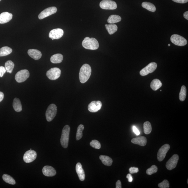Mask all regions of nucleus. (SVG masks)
<instances>
[{
    "label": "nucleus",
    "mask_w": 188,
    "mask_h": 188,
    "mask_svg": "<svg viewBox=\"0 0 188 188\" xmlns=\"http://www.w3.org/2000/svg\"><path fill=\"white\" fill-rule=\"evenodd\" d=\"M91 67L87 64H85L80 69L79 73V78L82 83H84L88 81L91 75Z\"/></svg>",
    "instance_id": "nucleus-1"
},
{
    "label": "nucleus",
    "mask_w": 188,
    "mask_h": 188,
    "mask_svg": "<svg viewBox=\"0 0 188 188\" xmlns=\"http://www.w3.org/2000/svg\"><path fill=\"white\" fill-rule=\"evenodd\" d=\"M82 45L84 48L88 50H96L99 47L97 40L94 38L85 37L83 40Z\"/></svg>",
    "instance_id": "nucleus-2"
},
{
    "label": "nucleus",
    "mask_w": 188,
    "mask_h": 188,
    "mask_svg": "<svg viewBox=\"0 0 188 188\" xmlns=\"http://www.w3.org/2000/svg\"><path fill=\"white\" fill-rule=\"evenodd\" d=\"M70 131V127L68 125H65L62 131L60 142L62 146L64 148L68 147Z\"/></svg>",
    "instance_id": "nucleus-3"
},
{
    "label": "nucleus",
    "mask_w": 188,
    "mask_h": 188,
    "mask_svg": "<svg viewBox=\"0 0 188 188\" xmlns=\"http://www.w3.org/2000/svg\"><path fill=\"white\" fill-rule=\"evenodd\" d=\"M57 112L56 106L54 104H51L49 106L46 112V117L48 122H51L55 117Z\"/></svg>",
    "instance_id": "nucleus-4"
},
{
    "label": "nucleus",
    "mask_w": 188,
    "mask_h": 188,
    "mask_svg": "<svg viewBox=\"0 0 188 188\" xmlns=\"http://www.w3.org/2000/svg\"><path fill=\"white\" fill-rule=\"evenodd\" d=\"M170 40L171 42L178 46H184L187 44V42L182 36L178 35L173 34L171 36Z\"/></svg>",
    "instance_id": "nucleus-5"
},
{
    "label": "nucleus",
    "mask_w": 188,
    "mask_h": 188,
    "mask_svg": "<svg viewBox=\"0 0 188 188\" xmlns=\"http://www.w3.org/2000/svg\"><path fill=\"white\" fill-rule=\"evenodd\" d=\"M30 76V72L27 69L21 70L16 73L15 78L18 83H22L28 79Z\"/></svg>",
    "instance_id": "nucleus-6"
},
{
    "label": "nucleus",
    "mask_w": 188,
    "mask_h": 188,
    "mask_svg": "<svg viewBox=\"0 0 188 188\" xmlns=\"http://www.w3.org/2000/svg\"><path fill=\"white\" fill-rule=\"evenodd\" d=\"M100 8L104 10H114L117 8L115 2L111 0H103L100 3Z\"/></svg>",
    "instance_id": "nucleus-7"
},
{
    "label": "nucleus",
    "mask_w": 188,
    "mask_h": 188,
    "mask_svg": "<svg viewBox=\"0 0 188 188\" xmlns=\"http://www.w3.org/2000/svg\"><path fill=\"white\" fill-rule=\"evenodd\" d=\"M61 71L59 68H53L47 71L46 75L49 79L55 80L58 79L61 75Z\"/></svg>",
    "instance_id": "nucleus-8"
},
{
    "label": "nucleus",
    "mask_w": 188,
    "mask_h": 188,
    "mask_svg": "<svg viewBox=\"0 0 188 188\" xmlns=\"http://www.w3.org/2000/svg\"><path fill=\"white\" fill-rule=\"evenodd\" d=\"M157 65L156 63H150L146 66L144 68L140 71V74L142 76H145L151 73L156 70Z\"/></svg>",
    "instance_id": "nucleus-9"
},
{
    "label": "nucleus",
    "mask_w": 188,
    "mask_h": 188,
    "mask_svg": "<svg viewBox=\"0 0 188 188\" xmlns=\"http://www.w3.org/2000/svg\"><path fill=\"white\" fill-rule=\"evenodd\" d=\"M57 9L55 7H51L45 9L38 15V18L40 20L44 18L56 13Z\"/></svg>",
    "instance_id": "nucleus-10"
},
{
    "label": "nucleus",
    "mask_w": 188,
    "mask_h": 188,
    "mask_svg": "<svg viewBox=\"0 0 188 188\" xmlns=\"http://www.w3.org/2000/svg\"><path fill=\"white\" fill-rule=\"evenodd\" d=\"M170 149V146L168 144H165L160 148L157 154V158L159 161H162L165 159L166 154Z\"/></svg>",
    "instance_id": "nucleus-11"
},
{
    "label": "nucleus",
    "mask_w": 188,
    "mask_h": 188,
    "mask_svg": "<svg viewBox=\"0 0 188 188\" xmlns=\"http://www.w3.org/2000/svg\"><path fill=\"white\" fill-rule=\"evenodd\" d=\"M37 154L34 150H30L26 151L23 156V160L25 163H31L37 158Z\"/></svg>",
    "instance_id": "nucleus-12"
},
{
    "label": "nucleus",
    "mask_w": 188,
    "mask_h": 188,
    "mask_svg": "<svg viewBox=\"0 0 188 188\" xmlns=\"http://www.w3.org/2000/svg\"><path fill=\"white\" fill-rule=\"evenodd\" d=\"M179 160L177 154H174L169 159L166 164V167L168 170H171L176 167Z\"/></svg>",
    "instance_id": "nucleus-13"
},
{
    "label": "nucleus",
    "mask_w": 188,
    "mask_h": 188,
    "mask_svg": "<svg viewBox=\"0 0 188 188\" xmlns=\"http://www.w3.org/2000/svg\"><path fill=\"white\" fill-rule=\"evenodd\" d=\"M63 30L61 29L57 28L51 30L49 33V37L52 40L60 39L63 35Z\"/></svg>",
    "instance_id": "nucleus-14"
},
{
    "label": "nucleus",
    "mask_w": 188,
    "mask_h": 188,
    "mask_svg": "<svg viewBox=\"0 0 188 188\" xmlns=\"http://www.w3.org/2000/svg\"><path fill=\"white\" fill-rule=\"evenodd\" d=\"M102 104L100 101H94L91 102L88 106V110L91 112L95 113L101 109Z\"/></svg>",
    "instance_id": "nucleus-15"
},
{
    "label": "nucleus",
    "mask_w": 188,
    "mask_h": 188,
    "mask_svg": "<svg viewBox=\"0 0 188 188\" xmlns=\"http://www.w3.org/2000/svg\"><path fill=\"white\" fill-rule=\"evenodd\" d=\"M42 172L44 175L47 177L54 176L56 174V170L51 166L46 165L43 167Z\"/></svg>",
    "instance_id": "nucleus-16"
},
{
    "label": "nucleus",
    "mask_w": 188,
    "mask_h": 188,
    "mask_svg": "<svg viewBox=\"0 0 188 188\" xmlns=\"http://www.w3.org/2000/svg\"><path fill=\"white\" fill-rule=\"evenodd\" d=\"M13 15L8 12H4L0 14V24H4L12 20Z\"/></svg>",
    "instance_id": "nucleus-17"
},
{
    "label": "nucleus",
    "mask_w": 188,
    "mask_h": 188,
    "mask_svg": "<svg viewBox=\"0 0 188 188\" xmlns=\"http://www.w3.org/2000/svg\"><path fill=\"white\" fill-rule=\"evenodd\" d=\"M76 170L80 180L83 181L85 180V174L82 166L80 163H78L76 166Z\"/></svg>",
    "instance_id": "nucleus-18"
},
{
    "label": "nucleus",
    "mask_w": 188,
    "mask_h": 188,
    "mask_svg": "<svg viewBox=\"0 0 188 188\" xmlns=\"http://www.w3.org/2000/svg\"><path fill=\"white\" fill-rule=\"evenodd\" d=\"M131 141L133 144L143 146L146 145L147 142L146 138L144 136L139 137H138L133 138Z\"/></svg>",
    "instance_id": "nucleus-19"
},
{
    "label": "nucleus",
    "mask_w": 188,
    "mask_h": 188,
    "mask_svg": "<svg viewBox=\"0 0 188 188\" xmlns=\"http://www.w3.org/2000/svg\"><path fill=\"white\" fill-rule=\"evenodd\" d=\"M30 56L35 60H38L42 57V54L39 51L36 49H30L28 51Z\"/></svg>",
    "instance_id": "nucleus-20"
},
{
    "label": "nucleus",
    "mask_w": 188,
    "mask_h": 188,
    "mask_svg": "<svg viewBox=\"0 0 188 188\" xmlns=\"http://www.w3.org/2000/svg\"><path fill=\"white\" fill-rule=\"evenodd\" d=\"M13 106L14 110L16 112H21L22 110L21 104L19 99L17 98L14 99L13 103Z\"/></svg>",
    "instance_id": "nucleus-21"
},
{
    "label": "nucleus",
    "mask_w": 188,
    "mask_h": 188,
    "mask_svg": "<svg viewBox=\"0 0 188 188\" xmlns=\"http://www.w3.org/2000/svg\"><path fill=\"white\" fill-rule=\"evenodd\" d=\"M162 83L158 79L153 80L151 83L150 87L153 90L156 91L162 86Z\"/></svg>",
    "instance_id": "nucleus-22"
},
{
    "label": "nucleus",
    "mask_w": 188,
    "mask_h": 188,
    "mask_svg": "<svg viewBox=\"0 0 188 188\" xmlns=\"http://www.w3.org/2000/svg\"><path fill=\"white\" fill-rule=\"evenodd\" d=\"M63 60V56L61 54H56L53 55L51 58V62L53 63H61Z\"/></svg>",
    "instance_id": "nucleus-23"
},
{
    "label": "nucleus",
    "mask_w": 188,
    "mask_h": 188,
    "mask_svg": "<svg viewBox=\"0 0 188 188\" xmlns=\"http://www.w3.org/2000/svg\"><path fill=\"white\" fill-rule=\"evenodd\" d=\"M99 158L104 165L108 166H110L112 165L113 160L109 157L101 155L100 156Z\"/></svg>",
    "instance_id": "nucleus-24"
},
{
    "label": "nucleus",
    "mask_w": 188,
    "mask_h": 188,
    "mask_svg": "<svg viewBox=\"0 0 188 188\" xmlns=\"http://www.w3.org/2000/svg\"><path fill=\"white\" fill-rule=\"evenodd\" d=\"M142 6L143 8L152 12H154L156 10V8L155 5L153 4L148 2H144L142 3Z\"/></svg>",
    "instance_id": "nucleus-25"
},
{
    "label": "nucleus",
    "mask_w": 188,
    "mask_h": 188,
    "mask_svg": "<svg viewBox=\"0 0 188 188\" xmlns=\"http://www.w3.org/2000/svg\"><path fill=\"white\" fill-rule=\"evenodd\" d=\"M105 27L109 34L110 35L114 34L118 30V27L116 25L112 24L106 25Z\"/></svg>",
    "instance_id": "nucleus-26"
},
{
    "label": "nucleus",
    "mask_w": 188,
    "mask_h": 188,
    "mask_svg": "<svg viewBox=\"0 0 188 188\" xmlns=\"http://www.w3.org/2000/svg\"><path fill=\"white\" fill-rule=\"evenodd\" d=\"M12 52V49L8 46H4L0 49V57L8 55Z\"/></svg>",
    "instance_id": "nucleus-27"
},
{
    "label": "nucleus",
    "mask_w": 188,
    "mask_h": 188,
    "mask_svg": "<svg viewBox=\"0 0 188 188\" xmlns=\"http://www.w3.org/2000/svg\"><path fill=\"white\" fill-rule=\"evenodd\" d=\"M121 20L120 16L116 15H111L107 20V22L110 24H114L119 22Z\"/></svg>",
    "instance_id": "nucleus-28"
},
{
    "label": "nucleus",
    "mask_w": 188,
    "mask_h": 188,
    "mask_svg": "<svg viewBox=\"0 0 188 188\" xmlns=\"http://www.w3.org/2000/svg\"><path fill=\"white\" fill-rule=\"evenodd\" d=\"M14 64L11 60H8L5 63V67L6 72L12 73L14 68Z\"/></svg>",
    "instance_id": "nucleus-29"
},
{
    "label": "nucleus",
    "mask_w": 188,
    "mask_h": 188,
    "mask_svg": "<svg viewBox=\"0 0 188 188\" xmlns=\"http://www.w3.org/2000/svg\"><path fill=\"white\" fill-rule=\"evenodd\" d=\"M2 177L4 181L7 183L11 185H14L16 183L15 180L10 175L5 174L3 175Z\"/></svg>",
    "instance_id": "nucleus-30"
},
{
    "label": "nucleus",
    "mask_w": 188,
    "mask_h": 188,
    "mask_svg": "<svg viewBox=\"0 0 188 188\" xmlns=\"http://www.w3.org/2000/svg\"><path fill=\"white\" fill-rule=\"evenodd\" d=\"M187 88L185 86H182L179 94L180 100L181 101H183L185 100L187 96Z\"/></svg>",
    "instance_id": "nucleus-31"
},
{
    "label": "nucleus",
    "mask_w": 188,
    "mask_h": 188,
    "mask_svg": "<svg viewBox=\"0 0 188 188\" xmlns=\"http://www.w3.org/2000/svg\"><path fill=\"white\" fill-rule=\"evenodd\" d=\"M143 127L144 132L145 134H150L152 128L150 122L149 121L145 122L144 124Z\"/></svg>",
    "instance_id": "nucleus-32"
},
{
    "label": "nucleus",
    "mask_w": 188,
    "mask_h": 188,
    "mask_svg": "<svg viewBox=\"0 0 188 188\" xmlns=\"http://www.w3.org/2000/svg\"><path fill=\"white\" fill-rule=\"evenodd\" d=\"M84 129V126L82 125H80L77 128V131L76 136V139L77 140H79L82 138L83 136V131Z\"/></svg>",
    "instance_id": "nucleus-33"
},
{
    "label": "nucleus",
    "mask_w": 188,
    "mask_h": 188,
    "mask_svg": "<svg viewBox=\"0 0 188 188\" xmlns=\"http://www.w3.org/2000/svg\"><path fill=\"white\" fill-rule=\"evenodd\" d=\"M158 170V167L156 165H153L147 170L146 173L147 175H151L156 173Z\"/></svg>",
    "instance_id": "nucleus-34"
},
{
    "label": "nucleus",
    "mask_w": 188,
    "mask_h": 188,
    "mask_svg": "<svg viewBox=\"0 0 188 188\" xmlns=\"http://www.w3.org/2000/svg\"><path fill=\"white\" fill-rule=\"evenodd\" d=\"M90 145L94 149H99L101 148V144L100 142L96 140H92L90 142Z\"/></svg>",
    "instance_id": "nucleus-35"
},
{
    "label": "nucleus",
    "mask_w": 188,
    "mask_h": 188,
    "mask_svg": "<svg viewBox=\"0 0 188 188\" xmlns=\"http://www.w3.org/2000/svg\"><path fill=\"white\" fill-rule=\"evenodd\" d=\"M158 187L160 188H168L170 187V184L168 181L164 180L163 182L159 183Z\"/></svg>",
    "instance_id": "nucleus-36"
},
{
    "label": "nucleus",
    "mask_w": 188,
    "mask_h": 188,
    "mask_svg": "<svg viewBox=\"0 0 188 188\" xmlns=\"http://www.w3.org/2000/svg\"><path fill=\"white\" fill-rule=\"evenodd\" d=\"M130 173L131 174L137 173L138 172L139 169L138 168L135 167H131L129 169Z\"/></svg>",
    "instance_id": "nucleus-37"
},
{
    "label": "nucleus",
    "mask_w": 188,
    "mask_h": 188,
    "mask_svg": "<svg viewBox=\"0 0 188 188\" xmlns=\"http://www.w3.org/2000/svg\"><path fill=\"white\" fill-rule=\"evenodd\" d=\"M6 72L5 67L3 66H0V77H3L5 73Z\"/></svg>",
    "instance_id": "nucleus-38"
},
{
    "label": "nucleus",
    "mask_w": 188,
    "mask_h": 188,
    "mask_svg": "<svg viewBox=\"0 0 188 188\" xmlns=\"http://www.w3.org/2000/svg\"><path fill=\"white\" fill-rule=\"evenodd\" d=\"M133 130L134 132L137 135V136L139 135L140 134V132L139 131L138 129L137 128V127L135 126H133Z\"/></svg>",
    "instance_id": "nucleus-39"
},
{
    "label": "nucleus",
    "mask_w": 188,
    "mask_h": 188,
    "mask_svg": "<svg viewBox=\"0 0 188 188\" xmlns=\"http://www.w3.org/2000/svg\"><path fill=\"white\" fill-rule=\"evenodd\" d=\"M172 1L181 4L187 3L188 1V0H172Z\"/></svg>",
    "instance_id": "nucleus-40"
},
{
    "label": "nucleus",
    "mask_w": 188,
    "mask_h": 188,
    "mask_svg": "<svg viewBox=\"0 0 188 188\" xmlns=\"http://www.w3.org/2000/svg\"><path fill=\"white\" fill-rule=\"evenodd\" d=\"M126 177L127 178V179H128L129 182H132L133 180V178L132 175H131L130 173H129V174H127V175Z\"/></svg>",
    "instance_id": "nucleus-41"
},
{
    "label": "nucleus",
    "mask_w": 188,
    "mask_h": 188,
    "mask_svg": "<svg viewBox=\"0 0 188 188\" xmlns=\"http://www.w3.org/2000/svg\"><path fill=\"white\" fill-rule=\"evenodd\" d=\"M116 188H122V184L121 182H120V180H118L117 182H116Z\"/></svg>",
    "instance_id": "nucleus-42"
},
{
    "label": "nucleus",
    "mask_w": 188,
    "mask_h": 188,
    "mask_svg": "<svg viewBox=\"0 0 188 188\" xmlns=\"http://www.w3.org/2000/svg\"><path fill=\"white\" fill-rule=\"evenodd\" d=\"M4 98V94L2 92H0V102H1Z\"/></svg>",
    "instance_id": "nucleus-43"
},
{
    "label": "nucleus",
    "mask_w": 188,
    "mask_h": 188,
    "mask_svg": "<svg viewBox=\"0 0 188 188\" xmlns=\"http://www.w3.org/2000/svg\"><path fill=\"white\" fill-rule=\"evenodd\" d=\"M184 17L186 19L188 20V11L185 12L184 13Z\"/></svg>",
    "instance_id": "nucleus-44"
},
{
    "label": "nucleus",
    "mask_w": 188,
    "mask_h": 188,
    "mask_svg": "<svg viewBox=\"0 0 188 188\" xmlns=\"http://www.w3.org/2000/svg\"><path fill=\"white\" fill-rule=\"evenodd\" d=\"M170 46V44H169L168 45V46Z\"/></svg>",
    "instance_id": "nucleus-45"
},
{
    "label": "nucleus",
    "mask_w": 188,
    "mask_h": 188,
    "mask_svg": "<svg viewBox=\"0 0 188 188\" xmlns=\"http://www.w3.org/2000/svg\"><path fill=\"white\" fill-rule=\"evenodd\" d=\"M1 1V0H0V1Z\"/></svg>",
    "instance_id": "nucleus-46"
}]
</instances>
